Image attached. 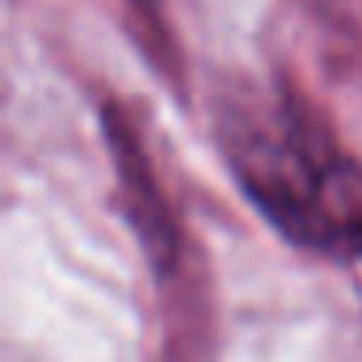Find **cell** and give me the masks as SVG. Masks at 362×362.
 Returning a JSON list of instances; mask_svg holds the SVG:
<instances>
[{"label":"cell","mask_w":362,"mask_h":362,"mask_svg":"<svg viewBox=\"0 0 362 362\" xmlns=\"http://www.w3.org/2000/svg\"><path fill=\"white\" fill-rule=\"evenodd\" d=\"M218 144L245 195L284 238L362 257V160L288 90L242 86L218 102Z\"/></svg>","instance_id":"cell-1"},{"label":"cell","mask_w":362,"mask_h":362,"mask_svg":"<svg viewBox=\"0 0 362 362\" xmlns=\"http://www.w3.org/2000/svg\"><path fill=\"white\" fill-rule=\"evenodd\" d=\"M105 141H110V152H113L129 226L141 238L152 269L168 273L175 265V253H180V230H175L172 206H168L164 191H160L156 172H152L148 152H144L133 121H129V113L113 110V105H105Z\"/></svg>","instance_id":"cell-2"},{"label":"cell","mask_w":362,"mask_h":362,"mask_svg":"<svg viewBox=\"0 0 362 362\" xmlns=\"http://www.w3.org/2000/svg\"><path fill=\"white\" fill-rule=\"evenodd\" d=\"M129 4H133L136 16H141L148 28H156V32L164 28V20H160V0H129Z\"/></svg>","instance_id":"cell-3"}]
</instances>
